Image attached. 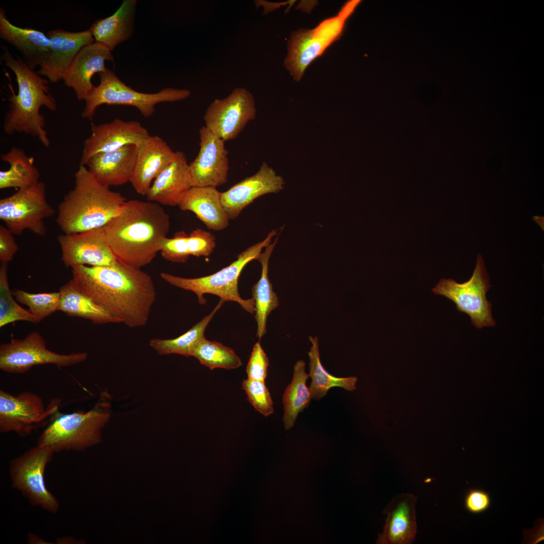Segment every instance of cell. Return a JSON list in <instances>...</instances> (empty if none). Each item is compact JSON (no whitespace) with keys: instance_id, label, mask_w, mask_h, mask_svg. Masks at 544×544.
I'll return each mask as SVG.
<instances>
[{"instance_id":"cell-1","label":"cell","mask_w":544,"mask_h":544,"mask_svg":"<svg viewBox=\"0 0 544 544\" xmlns=\"http://www.w3.org/2000/svg\"><path fill=\"white\" fill-rule=\"evenodd\" d=\"M75 287L130 328L145 326L156 299L151 277L141 268L117 262L110 266L72 268Z\"/></svg>"},{"instance_id":"cell-2","label":"cell","mask_w":544,"mask_h":544,"mask_svg":"<svg viewBox=\"0 0 544 544\" xmlns=\"http://www.w3.org/2000/svg\"><path fill=\"white\" fill-rule=\"evenodd\" d=\"M170 218L161 205L125 201L118 214L104 227L106 242L116 260L141 268L160 251L169 231Z\"/></svg>"},{"instance_id":"cell-3","label":"cell","mask_w":544,"mask_h":544,"mask_svg":"<svg viewBox=\"0 0 544 544\" xmlns=\"http://www.w3.org/2000/svg\"><path fill=\"white\" fill-rule=\"evenodd\" d=\"M1 48L2 60L15 75L18 87V94H13L8 99L4 131L8 135L29 134L48 147L50 141L44 129L45 119L40 113V109L42 106L51 111L57 109L56 101L49 93V82L28 67L21 57L15 58L7 47L2 45Z\"/></svg>"},{"instance_id":"cell-4","label":"cell","mask_w":544,"mask_h":544,"mask_svg":"<svg viewBox=\"0 0 544 544\" xmlns=\"http://www.w3.org/2000/svg\"><path fill=\"white\" fill-rule=\"evenodd\" d=\"M126 201L120 193L99 182L84 165L75 174V185L58 207L56 222L65 234L104 227Z\"/></svg>"},{"instance_id":"cell-5","label":"cell","mask_w":544,"mask_h":544,"mask_svg":"<svg viewBox=\"0 0 544 544\" xmlns=\"http://www.w3.org/2000/svg\"><path fill=\"white\" fill-rule=\"evenodd\" d=\"M107 408V403H99L87 412L65 414L57 412L39 437L37 445L58 453L83 451L98 444L101 440V430L110 418Z\"/></svg>"},{"instance_id":"cell-6","label":"cell","mask_w":544,"mask_h":544,"mask_svg":"<svg viewBox=\"0 0 544 544\" xmlns=\"http://www.w3.org/2000/svg\"><path fill=\"white\" fill-rule=\"evenodd\" d=\"M277 234V230H272L263 241L249 247L240 253L237 259L230 265L211 275L185 278L162 272L160 277L171 285L194 292L200 304L206 303L203 294H212L224 301L236 302L245 310L253 314L254 301L252 298L247 300L241 298L238 289V278L244 267L250 261L258 259L262 249L270 244L272 238Z\"/></svg>"},{"instance_id":"cell-7","label":"cell","mask_w":544,"mask_h":544,"mask_svg":"<svg viewBox=\"0 0 544 544\" xmlns=\"http://www.w3.org/2000/svg\"><path fill=\"white\" fill-rule=\"evenodd\" d=\"M98 75L100 83L94 87L85 99V106L81 113L82 118L90 121L93 120L97 107L103 104L131 106L148 118L153 114L157 104L183 100L191 93L187 89L170 87L163 88L155 93H142L125 85L108 69Z\"/></svg>"},{"instance_id":"cell-8","label":"cell","mask_w":544,"mask_h":544,"mask_svg":"<svg viewBox=\"0 0 544 544\" xmlns=\"http://www.w3.org/2000/svg\"><path fill=\"white\" fill-rule=\"evenodd\" d=\"M361 3L347 2L334 17L325 19L315 28L293 32L288 44L286 67L299 81L308 66L342 36L346 23Z\"/></svg>"},{"instance_id":"cell-9","label":"cell","mask_w":544,"mask_h":544,"mask_svg":"<svg viewBox=\"0 0 544 544\" xmlns=\"http://www.w3.org/2000/svg\"><path fill=\"white\" fill-rule=\"evenodd\" d=\"M490 287L483 258L479 254L473 274L468 281L459 284L451 279H443L432 291L452 301L459 312L470 317L474 326L482 328L496 325L491 303L486 297Z\"/></svg>"},{"instance_id":"cell-10","label":"cell","mask_w":544,"mask_h":544,"mask_svg":"<svg viewBox=\"0 0 544 544\" xmlns=\"http://www.w3.org/2000/svg\"><path fill=\"white\" fill-rule=\"evenodd\" d=\"M55 210L48 202L46 186L40 181L36 185L18 189L0 200V219L15 235L24 231L43 237L46 233L44 220L52 217Z\"/></svg>"},{"instance_id":"cell-11","label":"cell","mask_w":544,"mask_h":544,"mask_svg":"<svg viewBox=\"0 0 544 544\" xmlns=\"http://www.w3.org/2000/svg\"><path fill=\"white\" fill-rule=\"evenodd\" d=\"M54 452L37 445L11 460L10 475L13 488L20 491L30 503L52 513L57 512L59 502L45 484L44 473Z\"/></svg>"},{"instance_id":"cell-12","label":"cell","mask_w":544,"mask_h":544,"mask_svg":"<svg viewBox=\"0 0 544 544\" xmlns=\"http://www.w3.org/2000/svg\"><path fill=\"white\" fill-rule=\"evenodd\" d=\"M86 352L61 354L48 350L40 334L33 332L23 339L12 338L0 345V369L13 374H23L36 365H74L85 361Z\"/></svg>"},{"instance_id":"cell-13","label":"cell","mask_w":544,"mask_h":544,"mask_svg":"<svg viewBox=\"0 0 544 544\" xmlns=\"http://www.w3.org/2000/svg\"><path fill=\"white\" fill-rule=\"evenodd\" d=\"M59 400L45 407L42 398L29 391L13 395L0 390V432L30 434L58 412Z\"/></svg>"},{"instance_id":"cell-14","label":"cell","mask_w":544,"mask_h":544,"mask_svg":"<svg viewBox=\"0 0 544 544\" xmlns=\"http://www.w3.org/2000/svg\"><path fill=\"white\" fill-rule=\"evenodd\" d=\"M255 114L252 94L244 88H236L225 98L211 103L204 115L205 126L224 142L234 140Z\"/></svg>"},{"instance_id":"cell-15","label":"cell","mask_w":544,"mask_h":544,"mask_svg":"<svg viewBox=\"0 0 544 544\" xmlns=\"http://www.w3.org/2000/svg\"><path fill=\"white\" fill-rule=\"evenodd\" d=\"M199 150L189 164V174L192 186L217 187L226 183L229 171L228 151L224 141L205 126L200 128Z\"/></svg>"},{"instance_id":"cell-16","label":"cell","mask_w":544,"mask_h":544,"mask_svg":"<svg viewBox=\"0 0 544 544\" xmlns=\"http://www.w3.org/2000/svg\"><path fill=\"white\" fill-rule=\"evenodd\" d=\"M61 259L67 266H110L118 261L105 239L104 227L57 237Z\"/></svg>"},{"instance_id":"cell-17","label":"cell","mask_w":544,"mask_h":544,"mask_svg":"<svg viewBox=\"0 0 544 544\" xmlns=\"http://www.w3.org/2000/svg\"><path fill=\"white\" fill-rule=\"evenodd\" d=\"M150 134L138 121L115 119L98 125L92 124L91 133L83 144L80 165L100 153L112 151L127 145H140Z\"/></svg>"},{"instance_id":"cell-18","label":"cell","mask_w":544,"mask_h":544,"mask_svg":"<svg viewBox=\"0 0 544 544\" xmlns=\"http://www.w3.org/2000/svg\"><path fill=\"white\" fill-rule=\"evenodd\" d=\"M46 35L50 41V51L36 72L54 83L63 80L78 52L95 40L90 29L73 32L57 29L49 31Z\"/></svg>"},{"instance_id":"cell-19","label":"cell","mask_w":544,"mask_h":544,"mask_svg":"<svg viewBox=\"0 0 544 544\" xmlns=\"http://www.w3.org/2000/svg\"><path fill=\"white\" fill-rule=\"evenodd\" d=\"M284 184L283 178L263 162L255 174L221 192V202L229 219L233 220L256 198L277 193L283 189Z\"/></svg>"},{"instance_id":"cell-20","label":"cell","mask_w":544,"mask_h":544,"mask_svg":"<svg viewBox=\"0 0 544 544\" xmlns=\"http://www.w3.org/2000/svg\"><path fill=\"white\" fill-rule=\"evenodd\" d=\"M417 497L402 493L395 496L383 510L386 517L377 544H411L417 531Z\"/></svg>"},{"instance_id":"cell-21","label":"cell","mask_w":544,"mask_h":544,"mask_svg":"<svg viewBox=\"0 0 544 544\" xmlns=\"http://www.w3.org/2000/svg\"><path fill=\"white\" fill-rule=\"evenodd\" d=\"M114 62L111 51L102 43L83 47L76 55L64 77V84L73 89L79 101L84 100L95 87L92 82L96 74L105 72V62Z\"/></svg>"},{"instance_id":"cell-22","label":"cell","mask_w":544,"mask_h":544,"mask_svg":"<svg viewBox=\"0 0 544 544\" xmlns=\"http://www.w3.org/2000/svg\"><path fill=\"white\" fill-rule=\"evenodd\" d=\"M174 152L158 135H150L138 146L135 166L130 182L134 190L146 195L153 181L175 159Z\"/></svg>"},{"instance_id":"cell-23","label":"cell","mask_w":544,"mask_h":544,"mask_svg":"<svg viewBox=\"0 0 544 544\" xmlns=\"http://www.w3.org/2000/svg\"><path fill=\"white\" fill-rule=\"evenodd\" d=\"M137 150V146L130 144L112 151L98 153L90 157L86 165L102 185L108 187L121 185L131 180Z\"/></svg>"},{"instance_id":"cell-24","label":"cell","mask_w":544,"mask_h":544,"mask_svg":"<svg viewBox=\"0 0 544 544\" xmlns=\"http://www.w3.org/2000/svg\"><path fill=\"white\" fill-rule=\"evenodd\" d=\"M192 187L185 155L176 152L174 160L155 179L146 196L148 200L168 206H178Z\"/></svg>"},{"instance_id":"cell-25","label":"cell","mask_w":544,"mask_h":544,"mask_svg":"<svg viewBox=\"0 0 544 544\" xmlns=\"http://www.w3.org/2000/svg\"><path fill=\"white\" fill-rule=\"evenodd\" d=\"M0 37L14 47L30 69L40 66L49 53L50 41L43 32L21 28L12 24L4 9L0 8Z\"/></svg>"},{"instance_id":"cell-26","label":"cell","mask_w":544,"mask_h":544,"mask_svg":"<svg viewBox=\"0 0 544 544\" xmlns=\"http://www.w3.org/2000/svg\"><path fill=\"white\" fill-rule=\"evenodd\" d=\"M221 192L212 186H192L178 205L182 211L194 213L211 230L220 231L229 225V218L222 203Z\"/></svg>"},{"instance_id":"cell-27","label":"cell","mask_w":544,"mask_h":544,"mask_svg":"<svg viewBox=\"0 0 544 544\" xmlns=\"http://www.w3.org/2000/svg\"><path fill=\"white\" fill-rule=\"evenodd\" d=\"M137 1L124 0L111 16L94 22L89 29L95 41L111 51L129 39L134 30Z\"/></svg>"},{"instance_id":"cell-28","label":"cell","mask_w":544,"mask_h":544,"mask_svg":"<svg viewBox=\"0 0 544 544\" xmlns=\"http://www.w3.org/2000/svg\"><path fill=\"white\" fill-rule=\"evenodd\" d=\"M59 292L60 302L57 311L70 316L89 320L95 324L121 323L105 308L78 290L71 280L59 288Z\"/></svg>"},{"instance_id":"cell-29","label":"cell","mask_w":544,"mask_h":544,"mask_svg":"<svg viewBox=\"0 0 544 544\" xmlns=\"http://www.w3.org/2000/svg\"><path fill=\"white\" fill-rule=\"evenodd\" d=\"M278 240V237L260 254L257 260L261 265V274L258 281L252 288V299L255 303V317L257 324L256 334L259 339L266 332L267 316L279 305L278 297L274 292L268 278L269 259Z\"/></svg>"},{"instance_id":"cell-30","label":"cell","mask_w":544,"mask_h":544,"mask_svg":"<svg viewBox=\"0 0 544 544\" xmlns=\"http://www.w3.org/2000/svg\"><path fill=\"white\" fill-rule=\"evenodd\" d=\"M1 160L10 165L9 169L0 171V189L16 188L18 189L37 184L40 181V172L34 166L33 157L13 147L1 157Z\"/></svg>"},{"instance_id":"cell-31","label":"cell","mask_w":544,"mask_h":544,"mask_svg":"<svg viewBox=\"0 0 544 544\" xmlns=\"http://www.w3.org/2000/svg\"><path fill=\"white\" fill-rule=\"evenodd\" d=\"M309 339L312 344L308 353L309 359L308 375L312 380L309 388L311 398L315 400L319 399L324 396L328 390L333 387H341L348 391L355 390L357 378L354 376L337 377L328 373L320 362L317 336H310Z\"/></svg>"},{"instance_id":"cell-32","label":"cell","mask_w":544,"mask_h":544,"mask_svg":"<svg viewBox=\"0 0 544 544\" xmlns=\"http://www.w3.org/2000/svg\"><path fill=\"white\" fill-rule=\"evenodd\" d=\"M309 377L305 372V363L298 361L294 365L291 382L285 390L283 395L284 407L283 422L286 429L294 425L299 413L309 403L311 396L306 381Z\"/></svg>"},{"instance_id":"cell-33","label":"cell","mask_w":544,"mask_h":544,"mask_svg":"<svg viewBox=\"0 0 544 544\" xmlns=\"http://www.w3.org/2000/svg\"><path fill=\"white\" fill-rule=\"evenodd\" d=\"M224 301L221 299L214 309L199 322L180 336L172 339L153 338L150 346L160 355L176 354L184 356H192L199 343L205 338V331L215 314Z\"/></svg>"},{"instance_id":"cell-34","label":"cell","mask_w":544,"mask_h":544,"mask_svg":"<svg viewBox=\"0 0 544 544\" xmlns=\"http://www.w3.org/2000/svg\"><path fill=\"white\" fill-rule=\"evenodd\" d=\"M210 369H233L242 365L240 358L231 348L222 344L203 338L194 351L193 356Z\"/></svg>"},{"instance_id":"cell-35","label":"cell","mask_w":544,"mask_h":544,"mask_svg":"<svg viewBox=\"0 0 544 544\" xmlns=\"http://www.w3.org/2000/svg\"><path fill=\"white\" fill-rule=\"evenodd\" d=\"M7 263L1 262L0 265V327L17 321L39 323L29 310L14 300L8 283Z\"/></svg>"},{"instance_id":"cell-36","label":"cell","mask_w":544,"mask_h":544,"mask_svg":"<svg viewBox=\"0 0 544 544\" xmlns=\"http://www.w3.org/2000/svg\"><path fill=\"white\" fill-rule=\"evenodd\" d=\"M12 292L18 302L28 307L29 311L36 318L38 322L57 311L60 302L59 291L31 293L15 289Z\"/></svg>"},{"instance_id":"cell-37","label":"cell","mask_w":544,"mask_h":544,"mask_svg":"<svg viewBox=\"0 0 544 544\" xmlns=\"http://www.w3.org/2000/svg\"><path fill=\"white\" fill-rule=\"evenodd\" d=\"M248 401L261 414L268 417L274 412L273 402L264 381L246 379L242 384Z\"/></svg>"},{"instance_id":"cell-38","label":"cell","mask_w":544,"mask_h":544,"mask_svg":"<svg viewBox=\"0 0 544 544\" xmlns=\"http://www.w3.org/2000/svg\"><path fill=\"white\" fill-rule=\"evenodd\" d=\"M188 236L186 232L182 231L176 233L172 238H165L160 251L162 257L172 262H185L190 255L188 243Z\"/></svg>"},{"instance_id":"cell-39","label":"cell","mask_w":544,"mask_h":544,"mask_svg":"<svg viewBox=\"0 0 544 544\" xmlns=\"http://www.w3.org/2000/svg\"><path fill=\"white\" fill-rule=\"evenodd\" d=\"M188 248L190 255L209 256L215 247V238L211 233L200 229L193 230L188 236Z\"/></svg>"},{"instance_id":"cell-40","label":"cell","mask_w":544,"mask_h":544,"mask_svg":"<svg viewBox=\"0 0 544 544\" xmlns=\"http://www.w3.org/2000/svg\"><path fill=\"white\" fill-rule=\"evenodd\" d=\"M269 364L268 358L260 343L253 346L246 368L248 379L264 381Z\"/></svg>"},{"instance_id":"cell-41","label":"cell","mask_w":544,"mask_h":544,"mask_svg":"<svg viewBox=\"0 0 544 544\" xmlns=\"http://www.w3.org/2000/svg\"><path fill=\"white\" fill-rule=\"evenodd\" d=\"M465 509L470 513L478 514L487 510L490 506L489 493L478 489H470L464 498Z\"/></svg>"},{"instance_id":"cell-42","label":"cell","mask_w":544,"mask_h":544,"mask_svg":"<svg viewBox=\"0 0 544 544\" xmlns=\"http://www.w3.org/2000/svg\"><path fill=\"white\" fill-rule=\"evenodd\" d=\"M14 235L6 226H0V260L2 262L11 261L19 246Z\"/></svg>"}]
</instances>
